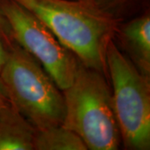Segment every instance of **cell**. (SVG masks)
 <instances>
[{
	"label": "cell",
	"mask_w": 150,
	"mask_h": 150,
	"mask_svg": "<svg viewBox=\"0 0 150 150\" xmlns=\"http://www.w3.org/2000/svg\"><path fill=\"white\" fill-rule=\"evenodd\" d=\"M38 17L86 67L106 76V48L119 19L93 0H13Z\"/></svg>",
	"instance_id": "cell-1"
},
{
	"label": "cell",
	"mask_w": 150,
	"mask_h": 150,
	"mask_svg": "<svg viewBox=\"0 0 150 150\" xmlns=\"http://www.w3.org/2000/svg\"><path fill=\"white\" fill-rule=\"evenodd\" d=\"M62 92V125L78 134L88 149H118L121 135L106 76L79 61L73 83Z\"/></svg>",
	"instance_id": "cell-2"
},
{
	"label": "cell",
	"mask_w": 150,
	"mask_h": 150,
	"mask_svg": "<svg viewBox=\"0 0 150 150\" xmlns=\"http://www.w3.org/2000/svg\"><path fill=\"white\" fill-rule=\"evenodd\" d=\"M0 82L8 101L36 129L63 123V92L37 60L15 42L8 48Z\"/></svg>",
	"instance_id": "cell-3"
},
{
	"label": "cell",
	"mask_w": 150,
	"mask_h": 150,
	"mask_svg": "<svg viewBox=\"0 0 150 150\" xmlns=\"http://www.w3.org/2000/svg\"><path fill=\"white\" fill-rule=\"evenodd\" d=\"M108 74L112 84V101L126 149H150V80L140 74L130 59L113 42L108 43Z\"/></svg>",
	"instance_id": "cell-4"
},
{
	"label": "cell",
	"mask_w": 150,
	"mask_h": 150,
	"mask_svg": "<svg viewBox=\"0 0 150 150\" xmlns=\"http://www.w3.org/2000/svg\"><path fill=\"white\" fill-rule=\"evenodd\" d=\"M0 13L13 42L31 54L63 91L74 79L79 60L46 25L13 0H0Z\"/></svg>",
	"instance_id": "cell-5"
},
{
	"label": "cell",
	"mask_w": 150,
	"mask_h": 150,
	"mask_svg": "<svg viewBox=\"0 0 150 150\" xmlns=\"http://www.w3.org/2000/svg\"><path fill=\"white\" fill-rule=\"evenodd\" d=\"M117 34L130 61L140 74L150 80V16L146 13L122 27Z\"/></svg>",
	"instance_id": "cell-6"
},
{
	"label": "cell",
	"mask_w": 150,
	"mask_h": 150,
	"mask_svg": "<svg viewBox=\"0 0 150 150\" xmlns=\"http://www.w3.org/2000/svg\"><path fill=\"white\" fill-rule=\"evenodd\" d=\"M35 133L9 101L0 107V150H33Z\"/></svg>",
	"instance_id": "cell-7"
},
{
	"label": "cell",
	"mask_w": 150,
	"mask_h": 150,
	"mask_svg": "<svg viewBox=\"0 0 150 150\" xmlns=\"http://www.w3.org/2000/svg\"><path fill=\"white\" fill-rule=\"evenodd\" d=\"M84 142L74 131L61 125L36 129L33 150H87Z\"/></svg>",
	"instance_id": "cell-8"
},
{
	"label": "cell",
	"mask_w": 150,
	"mask_h": 150,
	"mask_svg": "<svg viewBox=\"0 0 150 150\" xmlns=\"http://www.w3.org/2000/svg\"><path fill=\"white\" fill-rule=\"evenodd\" d=\"M97 5L103 10L109 12L113 14V11L120 8L129 0H93Z\"/></svg>",
	"instance_id": "cell-9"
},
{
	"label": "cell",
	"mask_w": 150,
	"mask_h": 150,
	"mask_svg": "<svg viewBox=\"0 0 150 150\" xmlns=\"http://www.w3.org/2000/svg\"><path fill=\"white\" fill-rule=\"evenodd\" d=\"M0 40L3 42L7 48H9L12 43H13L8 23L1 15V13H0Z\"/></svg>",
	"instance_id": "cell-10"
},
{
	"label": "cell",
	"mask_w": 150,
	"mask_h": 150,
	"mask_svg": "<svg viewBox=\"0 0 150 150\" xmlns=\"http://www.w3.org/2000/svg\"><path fill=\"white\" fill-rule=\"evenodd\" d=\"M7 56H8V48H6L5 45L0 40V71L5 63Z\"/></svg>",
	"instance_id": "cell-11"
},
{
	"label": "cell",
	"mask_w": 150,
	"mask_h": 150,
	"mask_svg": "<svg viewBox=\"0 0 150 150\" xmlns=\"http://www.w3.org/2000/svg\"><path fill=\"white\" fill-rule=\"evenodd\" d=\"M7 102H8V97L6 95L5 91L4 89V87L0 82V107L3 106L4 104H5Z\"/></svg>",
	"instance_id": "cell-12"
}]
</instances>
